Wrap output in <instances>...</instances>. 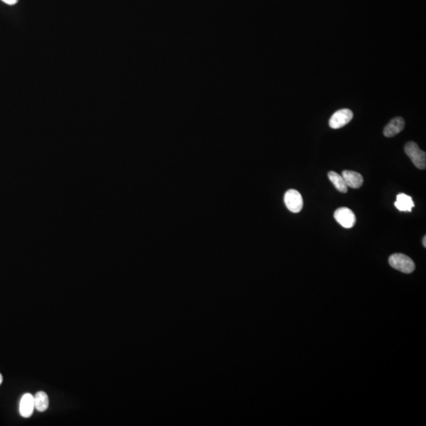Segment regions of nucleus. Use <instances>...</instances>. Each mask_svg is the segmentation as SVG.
I'll return each instance as SVG.
<instances>
[{"instance_id": "f257e3e1", "label": "nucleus", "mask_w": 426, "mask_h": 426, "mask_svg": "<svg viewBox=\"0 0 426 426\" xmlns=\"http://www.w3.org/2000/svg\"><path fill=\"white\" fill-rule=\"evenodd\" d=\"M391 267L401 273L410 274L415 269V264L412 259L402 253H395L388 259Z\"/></svg>"}, {"instance_id": "f03ea898", "label": "nucleus", "mask_w": 426, "mask_h": 426, "mask_svg": "<svg viewBox=\"0 0 426 426\" xmlns=\"http://www.w3.org/2000/svg\"><path fill=\"white\" fill-rule=\"evenodd\" d=\"M405 151L412 160L413 164L418 169L424 170L426 168V154L419 149L415 142H410L405 146Z\"/></svg>"}, {"instance_id": "7ed1b4c3", "label": "nucleus", "mask_w": 426, "mask_h": 426, "mask_svg": "<svg viewBox=\"0 0 426 426\" xmlns=\"http://www.w3.org/2000/svg\"><path fill=\"white\" fill-rule=\"evenodd\" d=\"M334 218L345 228H351L356 223L355 215L353 211L347 207L338 208L334 213Z\"/></svg>"}, {"instance_id": "20e7f679", "label": "nucleus", "mask_w": 426, "mask_h": 426, "mask_svg": "<svg viewBox=\"0 0 426 426\" xmlns=\"http://www.w3.org/2000/svg\"><path fill=\"white\" fill-rule=\"evenodd\" d=\"M284 202L289 210L294 213H298L302 209V197L297 190H289L285 194Z\"/></svg>"}, {"instance_id": "39448f33", "label": "nucleus", "mask_w": 426, "mask_h": 426, "mask_svg": "<svg viewBox=\"0 0 426 426\" xmlns=\"http://www.w3.org/2000/svg\"><path fill=\"white\" fill-rule=\"evenodd\" d=\"M353 112L350 109H341L332 115L329 120L330 127L339 129L349 124L353 119Z\"/></svg>"}, {"instance_id": "423d86ee", "label": "nucleus", "mask_w": 426, "mask_h": 426, "mask_svg": "<svg viewBox=\"0 0 426 426\" xmlns=\"http://www.w3.org/2000/svg\"><path fill=\"white\" fill-rule=\"evenodd\" d=\"M34 396L26 393L22 397L19 405V411L23 418H29L34 410Z\"/></svg>"}, {"instance_id": "0eeeda50", "label": "nucleus", "mask_w": 426, "mask_h": 426, "mask_svg": "<svg viewBox=\"0 0 426 426\" xmlns=\"http://www.w3.org/2000/svg\"><path fill=\"white\" fill-rule=\"evenodd\" d=\"M405 126V122L401 117L395 118L390 121L384 129V135L387 138H392L402 131Z\"/></svg>"}, {"instance_id": "6e6552de", "label": "nucleus", "mask_w": 426, "mask_h": 426, "mask_svg": "<svg viewBox=\"0 0 426 426\" xmlns=\"http://www.w3.org/2000/svg\"><path fill=\"white\" fill-rule=\"evenodd\" d=\"M342 176L345 181L347 186L351 188L358 189L362 186L364 179L362 175L352 171H344Z\"/></svg>"}, {"instance_id": "1a4fd4ad", "label": "nucleus", "mask_w": 426, "mask_h": 426, "mask_svg": "<svg viewBox=\"0 0 426 426\" xmlns=\"http://www.w3.org/2000/svg\"><path fill=\"white\" fill-rule=\"evenodd\" d=\"M395 206L401 212H411L414 207V203L411 197L405 194H400L397 195Z\"/></svg>"}, {"instance_id": "9d476101", "label": "nucleus", "mask_w": 426, "mask_h": 426, "mask_svg": "<svg viewBox=\"0 0 426 426\" xmlns=\"http://www.w3.org/2000/svg\"><path fill=\"white\" fill-rule=\"evenodd\" d=\"M327 176H328L330 181L332 182V184L335 186V188H336L338 191L344 193V194L348 192V186H347V184H346L343 176L340 175L338 174V173L335 172H330L327 174Z\"/></svg>"}, {"instance_id": "9b49d317", "label": "nucleus", "mask_w": 426, "mask_h": 426, "mask_svg": "<svg viewBox=\"0 0 426 426\" xmlns=\"http://www.w3.org/2000/svg\"><path fill=\"white\" fill-rule=\"evenodd\" d=\"M35 408L39 412H45L49 406V399L45 392H37L34 396Z\"/></svg>"}, {"instance_id": "f8f14e48", "label": "nucleus", "mask_w": 426, "mask_h": 426, "mask_svg": "<svg viewBox=\"0 0 426 426\" xmlns=\"http://www.w3.org/2000/svg\"><path fill=\"white\" fill-rule=\"evenodd\" d=\"M2 2H5L6 4L8 5H15L17 2H19V0H1Z\"/></svg>"}, {"instance_id": "ddd939ff", "label": "nucleus", "mask_w": 426, "mask_h": 426, "mask_svg": "<svg viewBox=\"0 0 426 426\" xmlns=\"http://www.w3.org/2000/svg\"><path fill=\"white\" fill-rule=\"evenodd\" d=\"M422 243H423V246H424L425 248L426 247V236H425L423 238V240H422Z\"/></svg>"}, {"instance_id": "4468645a", "label": "nucleus", "mask_w": 426, "mask_h": 426, "mask_svg": "<svg viewBox=\"0 0 426 426\" xmlns=\"http://www.w3.org/2000/svg\"><path fill=\"white\" fill-rule=\"evenodd\" d=\"M2 380H3V379H2V374H0V385L2 384Z\"/></svg>"}]
</instances>
